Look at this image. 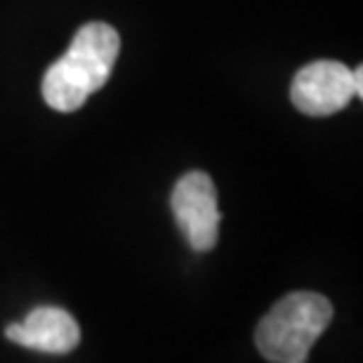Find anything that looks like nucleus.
Instances as JSON below:
<instances>
[{
  "instance_id": "f257e3e1",
  "label": "nucleus",
  "mask_w": 363,
  "mask_h": 363,
  "mask_svg": "<svg viewBox=\"0 0 363 363\" xmlns=\"http://www.w3.org/2000/svg\"><path fill=\"white\" fill-rule=\"evenodd\" d=\"M121 52V35L104 21L78 28L71 48L45 71L43 99L60 113L78 111L108 81Z\"/></svg>"
},
{
  "instance_id": "f03ea898",
  "label": "nucleus",
  "mask_w": 363,
  "mask_h": 363,
  "mask_svg": "<svg viewBox=\"0 0 363 363\" xmlns=\"http://www.w3.org/2000/svg\"><path fill=\"white\" fill-rule=\"evenodd\" d=\"M333 304L321 293L281 297L255 328V347L269 363H307L311 347L333 321Z\"/></svg>"
},
{
  "instance_id": "7ed1b4c3",
  "label": "nucleus",
  "mask_w": 363,
  "mask_h": 363,
  "mask_svg": "<svg viewBox=\"0 0 363 363\" xmlns=\"http://www.w3.org/2000/svg\"><path fill=\"white\" fill-rule=\"evenodd\" d=\"M170 208L182 236L194 252L213 250L220 241V203L215 182L208 172L191 170L177 179L170 196Z\"/></svg>"
},
{
  "instance_id": "20e7f679",
  "label": "nucleus",
  "mask_w": 363,
  "mask_h": 363,
  "mask_svg": "<svg viewBox=\"0 0 363 363\" xmlns=\"http://www.w3.org/2000/svg\"><path fill=\"white\" fill-rule=\"evenodd\" d=\"M354 94L352 69L335 60H316L302 67L290 85V99L297 111L316 116H333L350 104Z\"/></svg>"
},
{
  "instance_id": "39448f33",
  "label": "nucleus",
  "mask_w": 363,
  "mask_h": 363,
  "mask_svg": "<svg viewBox=\"0 0 363 363\" xmlns=\"http://www.w3.org/2000/svg\"><path fill=\"white\" fill-rule=\"evenodd\" d=\"M5 337L33 352L69 354L81 342V328L67 309L43 304V307L28 311L24 321L7 323Z\"/></svg>"
},
{
  "instance_id": "423d86ee",
  "label": "nucleus",
  "mask_w": 363,
  "mask_h": 363,
  "mask_svg": "<svg viewBox=\"0 0 363 363\" xmlns=\"http://www.w3.org/2000/svg\"><path fill=\"white\" fill-rule=\"evenodd\" d=\"M352 76H354V94L361 99L363 97V69L361 67H357L352 71Z\"/></svg>"
}]
</instances>
